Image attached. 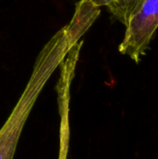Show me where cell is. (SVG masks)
Instances as JSON below:
<instances>
[{"label": "cell", "instance_id": "obj_1", "mask_svg": "<svg viewBox=\"0 0 158 159\" xmlns=\"http://www.w3.org/2000/svg\"><path fill=\"white\" fill-rule=\"evenodd\" d=\"M48 76V72H37L33 75L10 115L1 127L0 159H14L24 126Z\"/></svg>", "mask_w": 158, "mask_h": 159}, {"label": "cell", "instance_id": "obj_2", "mask_svg": "<svg viewBox=\"0 0 158 159\" xmlns=\"http://www.w3.org/2000/svg\"><path fill=\"white\" fill-rule=\"evenodd\" d=\"M125 26L119 52L139 63L158 29V0H143Z\"/></svg>", "mask_w": 158, "mask_h": 159}, {"label": "cell", "instance_id": "obj_3", "mask_svg": "<svg viewBox=\"0 0 158 159\" xmlns=\"http://www.w3.org/2000/svg\"><path fill=\"white\" fill-rule=\"evenodd\" d=\"M73 68L64 67L61 81L59 87V104H60V150L58 159H67L70 140V123H69V89L73 77Z\"/></svg>", "mask_w": 158, "mask_h": 159}, {"label": "cell", "instance_id": "obj_4", "mask_svg": "<svg viewBox=\"0 0 158 159\" xmlns=\"http://www.w3.org/2000/svg\"><path fill=\"white\" fill-rule=\"evenodd\" d=\"M96 8L107 7L109 12L121 23L127 24L129 17L143 0H82Z\"/></svg>", "mask_w": 158, "mask_h": 159}]
</instances>
